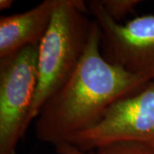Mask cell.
I'll list each match as a JSON object with an SVG mask.
<instances>
[{"mask_svg": "<svg viewBox=\"0 0 154 154\" xmlns=\"http://www.w3.org/2000/svg\"><path fill=\"white\" fill-rule=\"evenodd\" d=\"M87 3L82 0H56L47 32L38 45V85L31 121L42 106L66 82L78 66L88 45L94 21Z\"/></svg>", "mask_w": 154, "mask_h": 154, "instance_id": "obj_2", "label": "cell"}, {"mask_svg": "<svg viewBox=\"0 0 154 154\" xmlns=\"http://www.w3.org/2000/svg\"><path fill=\"white\" fill-rule=\"evenodd\" d=\"M90 154H154V150L144 144L120 142L99 147Z\"/></svg>", "mask_w": 154, "mask_h": 154, "instance_id": "obj_8", "label": "cell"}, {"mask_svg": "<svg viewBox=\"0 0 154 154\" xmlns=\"http://www.w3.org/2000/svg\"><path fill=\"white\" fill-rule=\"evenodd\" d=\"M56 151L58 154H87L69 144H63L56 146Z\"/></svg>", "mask_w": 154, "mask_h": 154, "instance_id": "obj_9", "label": "cell"}, {"mask_svg": "<svg viewBox=\"0 0 154 154\" xmlns=\"http://www.w3.org/2000/svg\"><path fill=\"white\" fill-rule=\"evenodd\" d=\"M13 4V1L11 0H1L0 1V9L1 10H5L11 8V6Z\"/></svg>", "mask_w": 154, "mask_h": 154, "instance_id": "obj_10", "label": "cell"}, {"mask_svg": "<svg viewBox=\"0 0 154 154\" xmlns=\"http://www.w3.org/2000/svg\"><path fill=\"white\" fill-rule=\"evenodd\" d=\"M120 142L144 144L154 150V80L112 104L98 124L71 136L65 144L86 152Z\"/></svg>", "mask_w": 154, "mask_h": 154, "instance_id": "obj_4", "label": "cell"}, {"mask_svg": "<svg viewBox=\"0 0 154 154\" xmlns=\"http://www.w3.org/2000/svg\"><path fill=\"white\" fill-rule=\"evenodd\" d=\"M87 5L101 30L105 59L130 73L154 80V15L121 24L106 13L99 0L89 1Z\"/></svg>", "mask_w": 154, "mask_h": 154, "instance_id": "obj_5", "label": "cell"}, {"mask_svg": "<svg viewBox=\"0 0 154 154\" xmlns=\"http://www.w3.org/2000/svg\"><path fill=\"white\" fill-rule=\"evenodd\" d=\"M102 33L94 20L88 45L66 82L42 106L35 122L39 141L56 146L98 124L119 99L136 94L151 81L111 63L101 53Z\"/></svg>", "mask_w": 154, "mask_h": 154, "instance_id": "obj_1", "label": "cell"}, {"mask_svg": "<svg viewBox=\"0 0 154 154\" xmlns=\"http://www.w3.org/2000/svg\"><path fill=\"white\" fill-rule=\"evenodd\" d=\"M140 2V0H99L106 13L117 22L133 13Z\"/></svg>", "mask_w": 154, "mask_h": 154, "instance_id": "obj_7", "label": "cell"}, {"mask_svg": "<svg viewBox=\"0 0 154 154\" xmlns=\"http://www.w3.org/2000/svg\"><path fill=\"white\" fill-rule=\"evenodd\" d=\"M56 0H45L28 11L0 18V59L29 45H39L49 28Z\"/></svg>", "mask_w": 154, "mask_h": 154, "instance_id": "obj_6", "label": "cell"}, {"mask_svg": "<svg viewBox=\"0 0 154 154\" xmlns=\"http://www.w3.org/2000/svg\"><path fill=\"white\" fill-rule=\"evenodd\" d=\"M38 45L0 59V154H17L31 123L38 85Z\"/></svg>", "mask_w": 154, "mask_h": 154, "instance_id": "obj_3", "label": "cell"}]
</instances>
